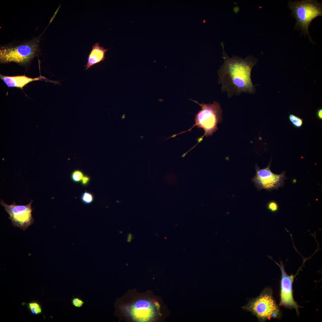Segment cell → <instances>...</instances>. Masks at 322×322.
<instances>
[{
  "instance_id": "cell-13",
  "label": "cell",
  "mask_w": 322,
  "mask_h": 322,
  "mask_svg": "<svg viewBox=\"0 0 322 322\" xmlns=\"http://www.w3.org/2000/svg\"><path fill=\"white\" fill-rule=\"evenodd\" d=\"M80 199L83 203L85 204L88 205L93 202L94 197L92 193L86 191L81 195Z\"/></svg>"
},
{
  "instance_id": "cell-10",
  "label": "cell",
  "mask_w": 322,
  "mask_h": 322,
  "mask_svg": "<svg viewBox=\"0 0 322 322\" xmlns=\"http://www.w3.org/2000/svg\"><path fill=\"white\" fill-rule=\"evenodd\" d=\"M0 78L9 87H16L23 89V87L28 83L36 80H42L46 78L42 76L36 78H31L25 75L9 76L0 74Z\"/></svg>"
},
{
  "instance_id": "cell-2",
  "label": "cell",
  "mask_w": 322,
  "mask_h": 322,
  "mask_svg": "<svg viewBox=\"0 0 322 322\" xmlns=\"http://www.w3.org/2000/svg\"><path fill=\"white\" fill-rule=\"evenodd\" d=\"M43 33L37 38L21 44L1 46L0 63L14 62L24 66L28 64L39 52L40 37Z\"/></svg>"
},
{
  "instance_id": "cell-16",
  "label": "cell",
  "mask_w": 322,
  "mask_h": 322,
  "mask_svg": "<svg viewBox=\"0 0 322 322\" xmlns=\"http://www.w3.org/2000/svg\"><path fill=\"white\" fill-rule=\"evenodd\" d=\"M84 303L85 302L83 299L78 297H74L71 300V303L72 305L77 308L82 307Z\"/></svg>"
},
{
  "instance_id": "cell-7",
  "label": "cell",
  "mask_w": 322,
  "mask_h": 322,
  "mask_svg": "<svg viewBox=\"0 0 322 322\" xmlns=\"http://www.w3.org/2000/svg\"><path fill=\"white\" fill-rule=\"evenodd\" d=\"M32 202L31 200L28 204L25 205H18L15 203L9 205L1 200L0 204L9 215L12 225L24 231L34 222L32 216Z\"/></svg>"
},
{
  "instance_id": "cell-20",
  "label": "cell",
  "mask_w": 322,
  "mask_h": 322,
  "mask_svg": "<svg viewBox=\"0 0 322 322\" xmlns=\"http://www.w3.org/2000/svg\"><path fill=\"white\" fill-rule=\"evenodd\" d=\"M60 7V6H59V7L58 8L57 10L55 11V13H54V15H53V16H52V18H51V19H50L48 25L47 26V27L46 28V29H45V30H46V29H47V27L50 24L51 22H52V21L53 20V18H54L56 14L57 13V12L58 11V10L59 9V8Z\"/></svg>"
},
{
  "instance_id": "cell-19",
  "label": "cell",
  "mask_w": 322,
  "mask_h": 322,
  "mask_svg": "<svg viewBox=\"0 0 322 322\" xmlns=\"http://www.w3.org/2000/svg\"><path fill=\"white\" fill-rule=\"evenodd\" d=\"M316 116L320 120L322 119V109L321 108L317 110Z\"/></svg>"
},
{
  "instance_id": "cell-5",
  "label": "cell",
  "mask_w": 322,
  "mask_h": 322,
  "mask_svg": "<svg viewBox=\"0 0 322 322\" xmlns=\"http://www.w3.org/2000/svg\"><path fill=\"white\" fill-rule=\"evenodd\" d=\"M192 100L198 104L201 109L196 114L195 117V123L188 131H190L194 126L204 130V134L198 139L199 143L205 136H212L218 129L217 124L222 119V111L220 104L216 101H214L212 103H200L196 101Z\"/></svg>"
},
{
  "instance_id": "cell-12",
  "label": "cell",
  "mask_w": 322,
  "mask_h": 322,
  "mask_svg": "<svg viewBox=\"0 0 322 322\" xmlns=\"http://www.w3.org/2000/svg\"><path fill=\"white\" fill-rule=\"evenodd\" d=\"M84 175L83 172L81 170L75 169L71 174V179L73 182L75 183H79L81 182Z\"/></svg>"
},
{
  "instance_id": "cell-1",
  "label": "cell",
  "mask_w": 322,
  "mask_h": 322,
  "mask_svg": "<svg viewBox=\"0 0 322 322\" xmlns=\"http://www.w3.org/2000/svg\"><path fill=\"white\" fill-rule=\"evenodd\" d=\"M221 44L224 63L217 73L222 92H226L229 98L243 93L255 94L256 85L253 83L251 74L253 67L258 62L257 59L251 55L245 58L234 55L230 57L225 51L223 43Z\"/></svg>"
},
{
  "instance_id": "cell-9",
  "label": "cell",
  "mask_w": 322,
  "mask_h": 322,
  "mask_svg": "<svg viewBox=\"0 0 322 322\" xmlns=\"http://www.w3.org/2000/svg\"><path fill=\"white\" fill-rule=\"evenodd\" d=\"M275 262L280 267L282 274L279 305L295 308L298 314L299 306L294 300L292 295V284L295 276L293 275L289 276L287 274L281 262L280 265Z\"/></svg>"
},
{
  "instance_id": "cell-21",
  "label": "cell",
  "mask_w": 322,
  "mask_h": 322,
  "mask_svg": "<svg viewBox=\"0 0 322 322\" xmlns=\"http://www.w3.org/2000/svg\"><path fill=\"white\" fill-rule=\"evenodd\" d=\"M131 239H132V236H131V234L129 235V236L128 237V241H129V242L131 240Z\"/></svg>"
},
{
  "instance_id": "cell-8",
  "label": "cell",
  "mask_w": 322,
  "mask_h": 322,
  "mask_svg": "<svg viewBox=\"0 0 322 322\" xmlns=\"http://www.w3.org/2000/svg\"><path fill=\"white\" fill-rule=\"evenodd\" d=\"M256 174L252 181L258 190L265 189L268 191L277 189L283 185L285 179V172L276 174L270 170V165L260 169L256 166Z\"/></svg>"
},
{
  "instance_id": "cell-15",
  "label": "cell",
  "mask_w": 322,
  "mask_h": 322,
  "mask_svg": "<svg viewBox=\"0 0 322 322\" xmlns=\"http://www.w3.org/2000/svg\"><path fill=\"white\" fill-rule=\"evenodd\" d=\"M28 306L30 311L33 314H38L41 312V307L37 303L33 302L29 303Z\"/></svg>"
},
{
  "instance_id": "cell-14",
  "label": "cell",
  "mask_w": 322,
  "mask_h": 322,
  "mask_svg": "<svg viewBox=\"0 0 322 322\" xmlns=\"http://www.w3.org/2000/svg\"><path fill=\"white\" fill-rule=\"evenodd\" d=\"M289 118L290 122L296 127H300L303 124V119L297 116L290 114L289 116Z\"/></svg>"
},
{
  "instance_id": "cell-17",
  "label": "cell",
  "mask_w": 322,
  "mask_h": 322,
  "mask_svg": "<svg viewBox=\"0 0 322 322\" xmlns=\"http://www.w3.org/2000/svg\"><path fill=\"white\" fill-rule=\"evenodd\" d=\"M267 207L269 210L273 212L277 211L278 208L277 204L274 201L269 202L267 205Z\"/></svg>"
},
{
  "instance_id": "cell-6",
  "label": "cell",
  "mask_w": 322,
  "mask_h": 322,
  "mask_svg": "<svg viewBox=\"0 0 322 322\" xmlns=\"http://www.w3.org/2000/svg\"><path fill=\"white\" fill-rule=\"evenodd\" d=\"M242 308L251 312L262 321L277 317L279 312L272 292L268 289L264 290L258 296L251 300Z\"/></svg>"
},
{
  "instance_id": "cell-4",
  "label": "cell",
  "mask_w": 322,
  "mask_h": 322,
  "mask_svg": "<svg viewBox=\"0 0 322 322\" xmlns=\"http://www.w3.org/2000/svg\"><path fill=\"white\" fill-rule=\"evenodd\" d=\"M127 303L124 306L115 304L116 311L123 309L125 313L133 321L146 322L154 320L160 306L158 302L148 297L140 296Z\"/></svg>"
},
{
  "instance_id": "cell-11",
  "label": "cell",
  "mask_w": 322,
  "mask_h": 322,
  "mask_svg": "<svg viewBox=\"0 0 322 322\" xmlns=\"http://www.w3.org/2000/svg\"><path fill=\"white\" fill-rule=\"evenodd\" d=\"M108 49L104 48L103 47L100 46L98 43H96L93 45L88 55L86 64L85 65L86 70L88 69L94 65L104 61L106 58L105 53Z\"/></svg>"
},
{
  "instance_id": "cell-18",
  "label": "cell",
  "mask_w": 322,
  "mask_h": 322,
  "mask_svg": "<svg viewBox=\"0 0 322 322\" xmlns=\"http://www.w3.org/2000/svg\"><path fill=\"white\" fill-rule=\"evenodd\" d=\"M90 180V177L86 175H84L81 182V184L83 186H86L89 183Z\"/></svg>"
},
{
  "instance_id": "cell-3",
  "label": "cell",
  "mask_w": 322,
  "mask_h": 322,
  "mask_svg": "<svg viewBox=\"0 0 322 322\" xmlns=\"http://www.w3.org/2000/svg\"><path fill=\"white\" fill-rule=\"evenodd\" d=\"M288 6L296 20L295 28L301 29V35H308L309 41L313 43L309 35V27L314 19L322 16L321 3L314 0L289 1Z\"/></svg>"
}]
</instances>
